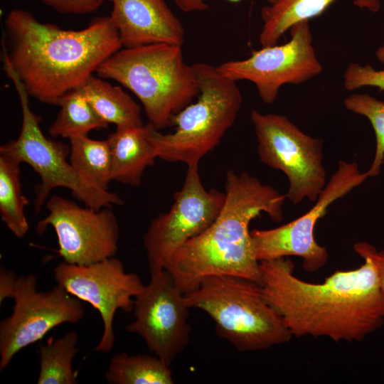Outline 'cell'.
Wrapping results in <instances>:
<instances>
[{"label": "cell", "instance_id": "8", "mask_svg": "<svg viewBox=\"0 0 384 384\" xmlns=\"http://www.w3.org/2000/svg\"><path fill=\"white\" fill-rule=\"evenodd\" d=\"M250 119L260 161L287 178L286 198L294 205L316 201L327 183L323 139L305 134L284 115L252 110Z\"/></svg>", "mask_w": 384, "mask_h": 384}, {"label": "cell", "instance_id": "11", "mask_svg": "<svg viewBox=\"0 0 384 384\" xmlns=\"http://www.w3.org/2000/svg\"><path fill=\"white\" fill-rule=\"evenodd\" d=\"M225 191L203 186L198 164L187 166L183 184L170 210L156 217L144 236L151 275L160 273L172 255L187 241L205 231L220 213Z\"/></svg>", "mask_w": 384, "mask_h": 384}, {"label": "cell", "instance_id": "6", "mask_svg": "<svg viewBox=\"0 0 384 384\" xmlns=\"http://www.w3.org/2000/svg\"><path fill=\"white\" fill-rule=\"evenodd\" d=\"M199 95L175 114L173 132L156 129L154 139L158 158L187 166L198 164L214 149L235 121L242 97L237 82L223 76L215 67L205 63L193 64Z\"/></svg>", "mask_w": 384, "mask_h": 384}, {"label": "cell", "instance_id": "20", "mask_svg": "<svg viewBox=\"0 0 384 384\" xmlns=\"http://www.w3.org/2000/svg\"><path fill=\"white\" fill-rule=\"evenodd\" d=\"M21 164L16 156L0 151V216L18 238H23L29 229L24 212L29 201L21 190Z\"/></svg>", "mask_w": 384, "mask_h": 384}, {"label": "cell", "instance_id": "31", "mask_svg": "<svg viewBox=\"0 0 384 384\" xmlns=\"http://www.w3.org/2000/svg\"><path fill=\"white\" fill-rule=\"evenodd\" d=\"M375 56L378 61L384 63V43L377 49Z\"/></svg>", "mask_w": 384, "mask_h": 384}, {"label": "cell", "instance_id": "25", "mask_svg": "<svg viewBox=\"0 0 384 384\" xmlns=\"http://www.w3.org/2000/svg\"><path fill=\"white\" fill-rule=\"evenodd\" d=\"M343 103L348 110L366 117L373 127L375 151L366 173L368 177L377 176L384 161V101L368 94L355 93L346 97Z\"/></svg>", "mask_w": 384, "mask_h": 384}, {"label": "cell", "instance_id": "28", "mask_svg": "<svg viewBox=\"0 0 384 384\" xmlns=\"http://www.w3.org/2000/svg\"><path fill=\"white\" fill-rule=\"evenodd\" d=\"M353 249L357 254H366L373 260L377 270L380 286L384 296V249L377 251L374 246L365 242L356 243Z\"/></svg>", "mask_w": 384, "mask_h": 384}, {"label": "cell", "instance_id": "3", "mask_svg": "<svg viewBox=\"0 0 384 384\" xmlns=\"http://www.w3.org/2000/svg\"><path fill=\"white\" fill-rule=\"evenodd\" d=\"M225 193L224 205L213 223L184 243L165 267L184 294L210 276L260 282V262L253 251L250 223L262 213L280 222L286 196L246 172L233 170L226 173Z\"/></svg>", "mask_w": 384, "mask_h": 384}, {"label": "cell", "instance_id": "23", "mask_svg": "<svg viewBox=\"0 0 384 384\" xmlns=\"http://www.w3.org/2000/svg\"><path fill=\"white\" fill-rule=\"evenodd\" d=\"M70 162L95 186L108 191L112 178V153L107 139H92L79 136L70 139Z\"/></svg>", "mask_w": 384, "mask_h": 384}, {"label": "cell", "instance_id": "22", "mask_svg": "<svg viewBox=\"0 0 384 384\" xmlns=\"http://www.w3.org/2000/svg\"><path fill=\"white\" fill-rule=\"evenodd\" d=\"M57 105L60 110L48 129L53 137L70 139L108 127L109 124L97 113L79 88L63 95Z\"/></svg>", "mask_w": 384, "mask_h": 384}, {"label": "cell", "instance_id": "27", "mask_svg": "<svg viewBox=\"0 0 384 384\" xmlns=\"http://www.w3.org/2000/svg\"><path fill=\"white\" fill-rule=\"evenodd\" d=\"M61 14H86L97 11L104 0H39Z\"/></svg>", "mask_w": 384, "mask_h": 384}, {"label": "cell", "instance_id": "4", "mask_svg": "<svg viewBox=\"0 0 384 384\" xmlns=\"http://www.w3.org/2000/svg\"><path fill=\"white\" fill-rule=\"evenodd\" d=\"M96 73L134 93L158 130L171 127L174 116L200 92L193 65L184 61L181 46L178 45L152 43L121 48Z\"/></svg>", "mask_w": 384, "mask_h": 384}, {"label": "cell", "instance_id": "1", "mask_svg": "<svg viewBox=\"0 0 384 384\" xmlns=\"http://www.w3.org/2000/svg\"><path fill=\"white\" fill-rule=\"evenodd\" d=\"M359 267L338 270L322 283L294 274L288 257L260 262V286L267 303L292 336L327 337L334 341H360L384 323V296L373 260Z\"/></svg>", "mask_w": 384, "mask_h": 384}, {"label": "cell", "instance_id": "16", "mask_svg": "<svg viewBox=\"0 0 384 384\" xmlns=\"http://www.w3.org/2000/svg\"><path fill=\"white\" fill-rule=\"evenodd\" d=\"M110 18L124 48L152 43L182 46L185 30L165 0H110Z\"/></svg>", "mask_w": 384, "mask_h": 384}, {"label": "cell", "instance_id": "29", "mask_svg": "<svg viewBox=\"0 0 384 384\" xmlns=\"http://www.w3.org/2000/svg\"><path fill=\"white\" fill-rule=\"evenodd\" d=\"M18 277L16 274L3 267L0 269V303L7 299L12 298Z\"/></svg>", "mask_w": 384, "mask_h": 384}, {"label": "cell", "instance_id": "18", "mask_svg": "<svg viewBox=\"0 0 384 384\" xmlns=\"http://www.w3.org/2000/svg\"><path fill=\"white\" fill-rule=\"evenodd\" d=\"M336 0H274L261 10L262 28L259 36L262 47L275 45L296 23L321 15ZM362 9L376 13L380 0H353Z\"/></svg>", "mask_w": 384, "mask_h": 384}, {"label": "cell", "instance_id": "15", "mask_svg": "<svg viewBox=\"0 0 384 384\" xmlns=\"http://www.w3.org/2000/svg\"><path fill=\"white\" fill-rule=\"evenodd\" d=\"M150 277L134 299V320L126 330L141 336L149 350L170 366L189 343L190 308L167 271Z\"/></svg>", "mask_w": 384, "mask_h": 384}, {"label": "cell", "instance_id": "13", "mask_svg": "<svg viewBox=\"0 0 384 384\" xmlns=\"http://www.w3.org/2000/svg\"><path fill=\"white\" fill-rule=\"evenodd\" d=\"M53 274L58 285L98 311L103 333L94 350L109 353L115 341L114 314L118 309L132 311L134 299L144 287L141 278L126 272L123 263L114 256L85 265L63 261L54 267Z\"/></svg>", "mask_w": 384, "mask_h": 384}, {"label": "cell", "instance_id": "10", "mask_svg": "<svg viewBox=\"0 0 384 384\" xmlns=\"http://www.w3.org/2000/svg\"><path fill=\"white\" fill-rule=\"evenodd\" d=\"M37 281L33 274L18 277L13 312L0 323V371L20 351L41 340L55 327L75 324L84 318L81 300L58 284L39 292Z\"/></svg>", "mask_w": 384, "mask_h": 384}, {"label": "cell", "instance_id": "19", "mask_svg": "<svg viewBox=\"0 0 384 384\" xmlns=\"http://www.w3.org/2000/svg\"><path fill=\"white\" fill-rule=\"evenodd\" d=\"M78 88L107 123L116 128L144 124L141 107L120 87L92 75Z\"/></svg>", "mask_w": 384, "mask_h": 384}, {"label": "cell", "instance_id": "30", "mask_svg": "<svg viewBox=\"0 0 384 384\" xmlns=\"http://www.w3.org/2000/svg\"><path fill=\"white\" fill-rule=\"evenodd\" d=\"M206 0H174L176 5L179 9L184 12H192L196 11H204L208 9V6L205 2ZM237 2L240 0H228ZM269 4H272L274 0H266Z\"/></svg>", "mask_w": 384, "mask_h": 384}, {"label": "cell", "instance_id": "2", "mask_svg": "<svg viewBox=\"0 0 384 384\" xmlns=\"http://www.w3.org/2000/svg\"><path fill=\"white\" fill-rule=\"evenodd\" d=\"M5 30L3 63L29 96L49 105L81 87L122 47L110 16L97 17L81 30H65L18 9L8 14Z\"/></svg>", "mask_w": 384, "mask_h": 384}, {"label": "cell", "instance_id": "5", "mask_svg": "<svg viewBox=\"0 0 384 384\" xmlns=\"http://www.w3.org/2000/svg\"><path fill=\"white\" fill-rule=\"evenodd\" d=\"M188 307L206 312L218 334L241 352L267 349L289 342L292 335L265 299L257 282L235 276L204 278L185 294Z\"/></svg>", "mask_w": 384, "mask_h": 384}, {"label": "cell", "instance_id": "26", "mask_svg": "<svg viewBox=\"0 0 384 384\" xmlns=\"http://www.w3.org/2000/svg\"><path fill=\"white\" fill-rule=\"evenodd\" d=\"M343 85L347 90H355L367 86L384 90V69L378 70L370 65L351 63L344 72Z\"/></svg>", "mask_w": 384, "mask_h": 384}, {"label": "cell", "instance_id": "24", "mask_svg": "<svg viewBox=\"0 0 384 384\" xmlns=\"http://www.w3.org/2000/svg\"><path fill=\"white\" fill-rule=\"evenodd\" d=\"M78 335L68 331L57 339L50 338L38 350L40 370L38 384H76L78 373L73 368V360L78 353Z\"/></svg>", "mask_w": 384, "mask_h": 384}, {"label": "cell", "instance_id": "9", "mask_svg": "<svg viewBox=\"0 0 384 384\" xmlns=\"http://www.w3.org/2000/svg\"><path fill=\"white\" fill-rule=\"evenodd\" d=\"M368 177L366 171H360L356 162L340 161L316 203L306 213L277 228L251 231L257 258L262 261L297 256L302 259V267L308 272L322 268L328 261L329 253L315 240L316 223L325 216L329 206L362 184Z\"/></svg>", "mask_w": 384, "mask_h": 384}, {"label": "cell", "instance_id": "21", "mask_svg": "<svg viewBox=\"0 0 384 384\" xmlns=\"http://www.w3.org/2000/svg\"><path fill=\"white\" fill-rule=\"evenodd\" d=\"M105 378L110 384H173L172 370L159 357L121 352L110 360Z\"/></svg>", "mask_w": 384, "mask_h": 384}, {"label": "cell", "instance_id": "14", "mask_svg": "<svg viewBox=\"0 0 384 384\" xmlns=\"http://www.w3.org/2000/svg\"><path fill=\"white\" fill-rule=\"evenodd\" d=\"M47 215L36 225L43 234L48 226L55 232L63 261L85 265L114 257L118 250L119 228L110 207L95 209L54 195L46 203Z\"/></svg>", "mask_w": 384, "mask_h": 384}, {"label": "cell", "instance_id": "7", "mask_svg": "<svg viewBox=\"0 0 384 384\" xmlns=\"http://www.w3.org/2000/svg\"><path fill=\"white\" fill-rule=\"evenodd\" d=\"M4 64L19 97L22 125L18 137L1 146L0 151L16 156L39 175L41 181L34 189L36 212L38 213L46 205L51 191L58 187L69 189L85 206L95 209L122 205L124 201L117 193L95 186L67 161L70 146L44 135L40 127V118L30 107L28 94L10 67Z\"/></svg>", "mask_w": 384, "mask_h": 384}, {"label": "cell", "instance_id": "17", "mask_svg": "<svg viewBox=\"0 0 384 384\" xmlns=\"http://www.w3.org/2000/svg\"><path fill=\"white\" fill-rule=\"evenodd\" d=\"M151 122L136 127L116 128L107 139L112 153V181L131 186L141 184L145 169L158 158Z\"/></svg>", "mask_w": 384, "mask_h": 384}, {"label": "cell", "instance_id": "12", "mask_svg": "<svg viewBox=\"0 0 384 384\" xmlns=\"http://www.w3.org/2000/svg\"><path fill=\"white\" fill-rule=\"evenodd\" d=\"M289 31L291 38L285 43L262 47L245 59L224 62L216 66L218 70L235 82H251L262 102L272 103L282 86L304 83L323 71L309 21L299 22Z\"/></svg>", "mask_w": 384, "mask_h": 384}]
</instances>
